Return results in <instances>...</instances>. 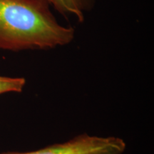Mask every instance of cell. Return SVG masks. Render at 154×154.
<instances>
[{
    "label": "cell",
    "mask_w": 154,
    "mask_h": 154,
    "mask_svg": "<svg viewBox=\"0 0 154 154\" xmlns=\"http://www.w3.org/2000/svg\"><path fill=\"white\" fill-rule=\"evenodd\" d=\"M51 7L59 14L73 17L79 23L85 20V16L94 9L96 0H47Z\"/></svg>",
    "instance_id": "3957f363"
},
{
    "label": "cell",
    "mask_w": 154,
    "mask_h": 154,
    "mask_svg": "<svg viewBox=\"0 0 154 154\" xmlns=\"http://www.w3.org/2000/svg\"><path fill=\"white\" fill-rule=\"evenodd\" d=\"M47 0H0V49L45 50L66 46L75 31L61 24Z\"/></svg>",
    "instance_id": "6da1fadb"
},
{
    "label": "cell",
    "mask_w": 154,
    "mask_h": 154,
    "mask_svg": "<svg viewBox=\"0 0 154 154\" xmlns=\"http://www.w3.org/2000/svg\"><path fill=\"white\" fill-rule=\"evenodd\" d=\"M126 143L118 137H99L82 134L63 143L25 153L8 152L0 154H123Z\"/></svg>",
    "instance_id": "7a4b0ae2"
},
{
    "label": "cell",
    "mask_w": 154,
    "mask_h": 154,
    "mask_svg": "<svg viewBox=\"0 0 154 154\" xmlns=\"http://www.w3.org/2000/svg\"><path fill=\"white\" fill-rule=\"evenodd\" d=\"M26 80L20 77L0 76V94L9 92H22Z\"/></svg>",
    "instance_id": "277c9868"
}]
</instances>
